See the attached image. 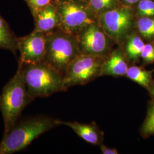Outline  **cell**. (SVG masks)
Here are the masks:
<instances>
[{
	"instance_id": "obj_10",
	"label": "cell",
	"mask_w": 154,
	"mask_h": 154,
	"mask_svg": "<svg viewBox=\"0 0 154 154\" xmlns=\"http://www.w3.org/2000/svg\"><path fill=\"white\" fill-rule=\"evenodd\" d=\"M33 16L36 31L46 34L59 28L60 17L52 2Z\"/></svg>"
},
{
	"instance_id": "obj_16",
	"label": "cell",
	"mask_w": 154,
	"mask_h": 154,
	"mask_svg": "<svg viewBox=\"0 0 154 154\" xmlns=\"http://www.w3.org/2000/svg\"><path fill=\"white\" fill-rule=\"evenodd\" d=\"M137 27L140 34L144 38L154 37V18L149 17H142L137 22Z\"/></svg>"
},
{
	"instance_id": "obj_8",
	"label": "cell",
	"mask_w": 154,
	"mask_h": 154,
	"mask_svg": "<svg viewBox=\"0 0 154 154\" xmlns=\"http://www.w3.org/2000/svg\"><path fill=\"white\" fill-rule=\"evenodd\" d=\"M18 62L28 65L37 64L44 61L46 51V34L33 30L27 35L18 38Z\"/></svg>"
},
{
	"instance_id": "obj_24",
	"label": "cell",
	"mask_w": 154,
	"mask_h": 154,
	"mask_svg": "<svg viewBox=\"0 0 154 154\" xmlns=\"http://www.w3.org/2000/svg\"><path fill=\"white\" fill-rule=\"evenodd\" d=\"M151 95H152V96H154V84H153V85H152V88H151Z\"/></svg>"
},
{
	"instance_id": "obj_9",
	"label": "cell",
	"mask_w": 154,
	"mask_h": 154,
	"mask_svg": "<svg viewBox=\"0 0 154 154\" xmlns=\"http://www.w3.org/2000/svg\"><path fill=\"white\" fill-rule=\"evenodd\" d=\"M78 34L79 37L77 38L81 53L102 57L107 51L109 37L95 23L84 29Z\"/></svg>"
},
{
	"instance_id": "obj_7",
	"label": "cell",
	"mask_w": 154,
	"mask_h": 154,
	"mask_svg": "<svg viewBox=\"0 0 154 154\" xmlns=\"http://www.w3.org/2000/svg\"><path fill=\"white\" fill-rule=\"evenodd\" d=\"M100 26L109 37L120 41L130 32L132 23V13L128 7H117L101 13Z\"/></svg>"
},
{
	"instance_id": "obj_18",
	"label": "cell",
	"mask_w": 154,
	"mask_h": 154,
	"mask_svg": "<svg viewBox=\"0 0 154 154\" xmlns=\"http://www.w3.org/2000/svg\"><path fill=\"white\" fill-rule=\"evenodd\" d=\"M141 131L143 135L146 137L154 135V101L149 107Z\"/></svg>"
},
{
	"instance_id": "obj_3",
	"label": "cell",
	"mask_w": 154,
	"mask_h": 154,
	"mask_svg": "<svg viewBox=\"0 0 154 154\" xmlns=\"http://www.w3.org/2000/svg\"><path fill=\"white\" fill-rule=\"evenodd\" d=\"M22 65L24 81L28 93L33 100L66 91L63 77L44 61L37 64Z\"/></svg>"
},
{
	"instance_id": "obj_14",
	"label": "cell",
	"mask_w": 154,
	"mask_h": 154,
	"mask_svg": "<svg viewBox=\"0 0 154 154\" xmlns=\"http://www.w3.org/2000/svg\"><path fill=\"white\" fill-rule=\"evenodd\" d=\"M152 71H148L138 66L128 67L126 76L145 88H149L152 78Z\"/></svg>"
},
{
	"instance_id": "obj_5",
	"label": "cell",
	"mask_w": 154,
	"mask_h": 154,
	"mask_svg": "<svg viewBox=\"0 0 154 154\" xmlns=\"http://www.w3.org/2000/svg\"><path fill=\"white\" fill-rule=\"evenodd\" d=\"M60 17L58 29L76 36L84 29L95 23L91 8L81 0H53L52 2Z\"/></svg>"
},
{
	"instance_id": "obj_13",
	"label": "cell",
	"mask_w": 154,
	"mask_h": 154,
	"mask_svg": "<svg viewBox=\"0 0 154 154\" xmlns=\"http://www.w3.org/2000/svg\"><path fill=\"white\" fill-rule=\"evenodd\" d=\"M18 38L0 14V49L9 50L16 54L18 50Z\"/></svg>"
},
{
	"instance_id": "obj_17",
	"label": "cell",
	"mask_w": 154,
	"mask_h": 154,
	"mask_svg": "<svg viewBox=\"0 0 154 154\" xmlns=\"http://www.w3.org/2000/svg\"><path fill=\"white\" fill-rule=\"evenodd\" d=\"M90 6L94 11L99 13L119 7V0H88Z\"/></svg>"
},
{
	"instance_id": "obj_21",
	"label": "cell",
	"mask_w": 154,
	"mask_h": 154,
	"mask_svg": "<svg viewBox=\"0 0 154 154\" xmlns=\"http://www.w3.org/2000/svg\"><path fill=\"white\" fill-rule=\"evenodd\" d=\"M147 63L154 62V46L152 44H145L140 56Z\"/></svg>"
},
{
	"instance_id": "obj_6",
	"label": "cell",
	"mask_w": 154,
	"mask_h": 154,
	"mask_svg": "<svg viewBox=\"0 0 154 154\" xmlns=\"http://www.w3.org/2000/svg\"><path fill=\"white\" fill-rule=\"evenodd\" d=\"M102 63L101 57L81 53L69 65L63 77L65 89L88 82L100 75Z\"/></svg>"
},
{
	"instance_id": "obj_19",
	"label": "cell",
	"mask_w": 154,
	"mask_h": 154,
	"mask_svg": "<svg viewBox=\"0 0 154 154\" xmlns=\"http://www.w3.org/2000/svg\"><path fill=\"white\" fill-rule=\"evenodd\" d=\"M138 12L140 16H154V2L151 0H140L138 4Z\"/></svg>"
},
{
	"instance_id": "obj_1",
	"label": "cell",
	"mask_w": 154,
	"mask_h": 154,
	"mask_svg": "<svg viewBox=\"0 0 154 154\" xmlns=\"http://www.w3.org/2000/svg\"><path fill=\"white\" fill-rule=\"evenodd\" d=\"M59 125L58 120L46 116H29L18 121L0 142V154H11L26 149L33 140Z\"/></svg>"
},
{
	"instance_id": "obj_4",
	"label": "cell",
	"mask_w": 154,
	"mask_h": 154,
	"mask_svg": "<svg viewBox=\"0 0 154 154\" xmlns=\"http://www.w3.org/2000/svg\"><path fill=\"white\" fill-rule=\"evenodd\" d=\"M45 63L64 77L69 65L81 54L77 37L57 29L46 33Z\"/></svg>"
},
{
	"instance_id": "obj_25",
	"label": "cell",
	"mask_w": 154,
	"mask_h": 154,
	"mask_svg": "<svg viewBox=\"0 0 154 154\" xmlns=\"http://www.w3.org/2000/svg\"><path fill=\"white\" fill-rule=\"evenodd\" d=\"M81 1H82L83 2H86L88 0H81Z\"/></svg>"
},
{
	"instance_id": "obj_11",
	"label": "cell",
	"mask_w": 154,
	"mask_h": 154,
	"mask_svg": "<svg viewBox=\"0 0 154 154\" xmlns=\"http://www.w3.org/2000/svg\"><path fill=\"white\" fill-rule=\"evenodd\" d=\"M128 69V64L124 55L120 51L116 50L103 62L100 75L124 76L126 75Z\"/></svg>"
},
{
	"instance_id": "obj_15",
	"label": "cell",
	"mask_w": 154,
	"mask_h": 154,
	"mask_svg": "<svg viewBox=\"0 0 154 154\" xmlns=\"http://www.w3.org/2000/svg\"><path fill=\"white\" fill-rule=\"evenodd\" d=\"M144 43L137 35L131 36L127 42L126 51L128 58L131 61H136L141 56Z\"/></svg>"
},
{
	"instance_id": "obj_20",
	"label": "cell",
	"mask_w": 154,
	"mask_h": 154,
	"mask_svg": "<svg viewBox=\"0 0 154 154\" xmlns=\"http://www.w3.org/2000/svg\"><path fill=\"white\" fill-rule=\"evenodd\" d=\"M33 16L39 11L49 5L52 0H25Z\"/></svg>"
},
{
	"instance_id": "obj_2",
	"label": "cell",
	"mask_w": 154,
	"mask_h": 154,
	"mask_svg": "<svg viewBox=\"0 0 154 154\" xmlns=\"http://www.w3.org/2000/svg\"><path fill=\"white\" fill-rule=\"evenodd\" d=\"M33 100L24 81L23 65L18 62L16 72L5 85L0 95V111L4 123L3 136L16 123L22 111Z\"/></svg>"
},
{
	"instance_id": "obj_23",
	"label": "cell",
	"mask_w": 154,
	"mask_h": 154,
	"mask_svg": "<svg viewBox=\"0 0 154 154\" xmlns=\"http://www.w3.org/2000/svg\"><path fill=\"white\" fill-rule=\"evenodd\" d=\"M126 4H134L137 3L139 0H122Z\"/></svg>"
},
{
	"instance_id": "obj_22",
	"label": "cell",
	"mask_w": 154,
	"mask_h": 154,
	"mask_svg": "<svg viewBox=\"0 0 154 154\" xmlns=\"http://www.w3.org/2000/svg\"><path fill=\"white\" fill-rule=\"evenodd\" d=\"M102 153L103 154H118V151L116 149L110 148L105 145H101L100 146Z\"/></svg>"
},
{
	"instance_id": "obj_12",
	"label": "cell",
	"mask_w": 154,
	"mask_h": 154,
	"mask_svg": "<svg viewBox=\"0 0 154 154\" xmlns=\"http://www.w3.org/2000/svg\"><path fill=\"white\" fill-rule=\"evenodd\" d=\"M58 124L69 127L86 142L98 145L103 139L102 134L95 125L83 124L76 122L58 121Z\"/></svg>"
}]
</instances>
